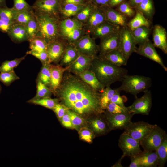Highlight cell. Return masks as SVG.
<instances>
[{
    "label": "cell",
    "mask_w": 167,
    "mask_h": 167,
    "mask_svg": "<svg viewBox=\"0 0 167 167\" xmlns=\"http://www.w3.org/2000/svg\"><path fill=\"white\" fill-rule=\"evenodd\" d=\"M64 105L77 114L104 112L100 107V93L84 82L77 75L65 73L57 91Z\"/></svg>",
    "instance_id": "obj_1"
},
{
    "label": "cell",
    "mask_w": 167,
    "mask_h": 167,
    "mask_svg": "<svg viewBox=\"0 0 167 167\" xmlns=\"http://www.w3.org/2000/svg\"><path fill=\"white\" fill-rule=\"evenodd\" d=\"M89 69L94 73L105 88L121 81L128 72L126 69L114 65L99 57L93 59Z\"/></svg>",
    "instance_id": "obj_2"
},
{
    "label": "cell",
    "mask_w": 167,
    "mask_h": 167,
    "mask_svg": "<svg viewBox=\"0 0 167 167\" xmlns=\"http://www.w3.org/2000/svg\"><path fill=\"white\" fill-rule=\"evenodd\" d=\"M34 11L38 25L36 36L43 38L48 42L57 39L60 33L59 24L57 18Z\"/></svg>",
    "instance_id": "obj_3"
},
{
    "label": "cell",
    "mask_w": 167,
    "mask_h": 167,
    "mask_svg": "<svg viewBox=\"0 0 167 167\" xmlns=\"http://www.w3.org/2000/svg\"><path fill=\"white\" fill-rule=\"evenodd\" d=\"M121 82V85L116 89L120 92L123 91L133 95L135 98L139 92L148 90L152 85L150 78L139 75H126Z\"/></svg>",
    "instance_id": "obj_4"
},
{
    "label": "cell",
    "mask_w": 167,
    "mask_h": 167,
    "mask_svg": "<svg viewBox=\"0 0 167 167\" xmlns=\"http://www.w3.org/2000/svg\"><path fill=\"white\" fill-rule=\"evenodd\" d=\"M166 132L157 125L140 142L144 151H156L161 143L165 135Z\"/></svg>",
    "instance_id": "obj_5"
},
{
    "label": "cell",
    "mask_w": 167,
    "mask_h": 167,
    "mask_svg": "<svg viewBox=\"0 0 167 167\" xmlns=\"http://www.w3.org/2000/svg\"><path fill=\"white\" fill-rule=\"evenodd\" d=\"M137 43L131 31L127 26L121 27L120 29V41L118 49L128 60L137 48Z\"/></svg>",
    "instance_id": "obj_6"
},
{
    "label": "cell",
    "mask_w": 167,
    "mask_h": 167,
    "mask_svg": "<svg viewBox=\"0 0 167 167\" xmlns=\"http://www.w3.org/2000/svg\"><path fill=\"white\" fill-rule=\"evenodd\" d=\"M118 145L122 151L123 158L126 156H135L142 151L139 142L123 133L120 137Z\"/></svg>",
    "instance_id": "obj_7"
},
{
    "label": "cell",
    "mask_w": 167,
    "mask_h": 167,
    "mask_svg": "<svg viewBox=\"0 0 167 167\" xmlns=\"http://www.w3.org/2000/svg\"><path fill=\"white\" fill-rule=\"evenodd\" d=\"M132 104L127 107L129 112L135 114L148 115L152 105V93L150 90H148L144 92L141 97H137Z\"/></svg>",
    "instance_id": "obj_8"
},
{
    "label": "cell",
    "mask_w": 167,
    "mask_h": 167,
    "mask_svg": "<svg viewBox=\"0 0 167 167\" xmlns=\"http://www.w3.org/2000/svg\"><path fill=\"white\" fill-rule=\"evenodd\" d=\"M155 125L143 121L131 122L124 129L123 133L140 142L150 132Z\"/></svg>",
    "instance_id": "obj_9"
},
{
    "label": "cell",
    "mask_w": 167,
    "mask_h": 167,
    "mask_svg": "<svg viewBox=\"0 0 167 167\" xmlns=\"http://www.w3.org/2000/svg\"><path fill=\"white\" fill-rule=\"evenodd\" d=\"M73 44L79 54L93 58L97 57L96 54L99 51V46L96 44L94 39L88 35L83 36Z\"/></svg>",
    "instance_id": "obj_10"
},
{
    "label": "cell",
    "mask_w": 167,
    "mask_h": 167,
    "mask_svg": "<svg viewBox=\"0 0 167 167\" xmlns=\"http://www.w3.org/2000/svg\"><path fill=\"white\" fill-rule=\"evenodd\" d=\"M60 0H36L32 7L33 11L57 18Z\"/></svg>",
    "instance_id": "obj_11"
},
{
    "label": "cell",
    "mask_w": 167,
    "mask_h": 167,
    "mask_svg": "<svg viewBox=\"0 0 167 167\" xmlns=\"http://www.w3.org/2000/svg\"><path fill=\"white\" fill-rule=\"evenodd\" d=\"M138 54L146 57L159 64L165 71L167 68L165 65L160 56L156 52L155 47L149 39L145 42L139 45L135 52Z\"/></svg>",
    "instance_id": "obj_12"
},
{
    "label": "cell",
    "mask_w": 167,
    "mask_h": 167,
    "mask_svg": "<svg viewBox=\"0 0 167 167\" xmlns=\"http://www.w3.org/2000/svg\"><path fill=\"white\" fill-rule=\"evenodd\" d=\"M106 118L110 129H125L131 122L132 113L113 114L106 113Z\"/></svg>",
    "instance_id": "obj_13"
},
{
    "label": "cell",
    "mask_w": 167,
    "mask_h": 167,
    "mask_svg": "<svg viewBox=\"0 0 167 167\" xmlns=\"http://www.w3.org/2000/svg\"><path fill=\"white\" fill-rule=\"evenodd\" d=\"M101 39L99 46L100 54L118 49L120 43V30Z\"/></svg>",
    "instance_id": "obj_14"
},
{
    "label": "cell",
    "mask_w": 167,
    "mask_h": 167,
    "mask_svg": "<svg viewBox=\"0 0 167 167\" xmlns=\"http://www.w3.org/2000/svg\"><path fill=\"white\" fill-rule=\"evenodd\" d=\"M51 77L49 88L52 93H56L61 84L64 72L68 69L60 65H50Z\"/></svg>",
    "instance_id": "obj_15"
},
{
    "label": "cell",
    "mask_w": 167,
    "mask_h": 167,
    "mask_svg": "<svg viewBox=\"0 0 167 167\" xmlns=\"http://www.w3.org/2000/svg\"><path fill=\"white\" fill-rule=\"evenodd\" d=\"M153 44L154 47L159 48L165 54H167V34L162 26L156 25L153 33Z\"/></svg>",
    "instance_id": "obj_16"
},
{
    "label": "cell",
    "mask_w": 167,
    "mask_h": 167,
    "mask_svg": "<svg viewBox=\"0 0 167 167\" xmlns=\"http://www.w3.org/2000/svg\"><path fill=\"white\" fill-rule=\"evenodd\" d=\"M101 8L104 12L106 21L121 27L126 26L127 17L120 12L109 6Z\"/></svg>",
    "instance_id": "obj_17"
},
{
    "label": "cell",
    "mask_w": 167,
    "mask_h": 167,
    "mask_svg": "<svg viewBox=\"0 0 167 167\" xmlns=\"http://www.w3.org/2000/svg\"><path fill=\"white\" fill-rule=\"evenodd\" d=\"M65 49L63 44L57 39L49 42L46 51L50 63L58 62L62 58Z\"/></svg>",
    "instance_id": "obj_18"
},
{
    "label": "cell",
    "mask_w": 167,
    "mask_h": 167,
    "mask_svg": "<svg viewBox=\"0 0 167 167\" xmlns=\"http://www.w3.org/2000/svg\"><path fill=\"white\" fill-rule=\"evenodd\" d=\"M94 58L79 54L76 58L68 66V69L76 75L89 69Z\"/></svg>",
    "instance_id": "obj_19"
},
{
    "label": "cell",
    "mask_w": 167,
    "mask_h": 167,
    "mask_svg": "<svg viewBox=\"0 0 167 167\" xmlns=\"http://www.w3.org/2000/svg\"><path fill=\"white\" fill-rule=\"evenodd\" d=\"M99 57L112 64L119 67L126 65L128 61L118 49L100 54Z\"/></svg>",
    "instance_id": "obj_20"
},
{
    "label": "cell",
    "mask_w": 167,
    "mask_h": 167,
    "mask_svg": "<svg viewBox=\"0 0 167 167\" xmlns=\"http://www.w3.org/2000/svg\"><path fill=\"white\" fill-rule=\"evenodd\" d=\"M121 27L106 21L102 23L92 31L95 38H101L119 31Z\"/></svg>",
    "instance_id": "obj_21"
},
{
    "label": "cell",
    "mask_w": 167,
    "mask_h": 167,
    "mask_svg": "<svg viewBox=\"0 0 167 167\" xmlns=\"http://www.w3.org/2000/svg\"><path fill=\"white\" fill-rule=\"evenodd\" d=\"M77 75L96 91L101 93L104 90L105 88L99 81L94 73L90 70H86Z\"/></svg>",
    "instance_id": "obj_22"
},
{
    "label": "cell",
    "mask_w": 167,
    "mask_h": 167,
    "mask_svg": "<svg viewBox=\"0 0 167 167\" xmlns=\"http://www.w3.org/2000/svg\"><path fill=\"white\" fill-rule=\"evenodd\" d=\"M7 34L11 40L15 43H19L28 41L25 25L13 24Z\"/></svg>",
    "instance_id": "obj_23"
},
{
    "label": "cell",
    "mask_w": 167,
    "mask_h": 167,
    "mask_svg": "<svg viewBox=\"0 0 167 167\" xmlns=\"http://www.w3.org/2000/svg\"><path fill=\"white\" fill-rule=\"evenodd\" d=\"M87 21L88 27L92 31L106 21L104 11L101 8L97 7L96 8L92 10Z\"/></svg>",
    "instance_id": "obj_24"
},
{
    "label": "cell",
    "mask_w": 167,
    "mask_h": 167,
    "mask_svg": "<svg viewBox=\"0 0 167 167\" xmlns=\"http://www.w3.org/2000/svg\"><path fill=\"white\" fill-rule=\"evenodd\" d=\"M141 167H156L158 159L156 151H142L139 154Z\"/></svg>",
    "instance_id": "obj_25"
},
{
    "label": "cell",
    "mask_w": 167,
    "mask_h": 167,
    "mask_svg": "<svg viewBox=\"0 0 167 167\" xmlns=\"http://www.w3.org/2000/svg\"><path fill=\"white\" fill-rule=\"evenodd\" d=\"M82 27L81 22L76 19H65L61 21L59 24V31L64 36L73 30L81 28Z\"/></svg>",
    "instance_id": "obj_26"
},
{
    "label": "cell",
    "mask_w": 167,
    "mask_h": 167,
    "mask_svg": "<svg viewBox=\"0 0 167 167\" xmlns=\"http://www.w3.org/2000/svg\"><path fill=\"white\" fill-rule=\"evenodd\" d=\"M150 25V23L148 19L141 12L137 10L134 17L127 23L126 25L131 31L141 26L149 27Z\"/></svg>",
    "instance_id": "obj_27"
},
{
    "label": "cell",
    "mask_w": 167,
    "mask_h": 167,
    "mask_svg": "<svg viewBox=\"0 0 167 167\" xmlns=\"http://www.w3.org/2000/svg\"><path fill=\"white\" fill-rule=\"evenodd\" d=\"M137 44L140 45L149 39L151 29L149 27L142 26L131 31Z\"/></svg>",
    "instance_id": "obj_28"
},
{
    "label": "cell",
    "mask_w": 167,
    "mask_h": 167,
    "mask_svg": "<svg viewBox=\"0 0 167 167\" xmlns=\"http://www.w3.org/2000/svg\"><path fill=\"white\" fill-rule=\"evenodd\" d=\"M34 15L32 9L30 10L17 11L14 10L13 24L26 25Z\"/></svg>",
    "instance_id": "obj_29"
},
{
    "label": "cell",
    "mask_w": 167,
    "mask_h": 167,
    "mask_svg": "<svg viewBox=\"0 0 167 167\" xmlns=\"http://www.w3.org/2000/svg\"><path fill=\"white\" fill-rule=\"evenodd\" d=\"M141 12L147 19H151L155 12L152 0H143L135 9Z\"/></svg>",
    "instance_id": "obj_30"
},
{
    "label": "cell",
    "mask_w": 167,
    "mask_h": 167,
    "mask_svg": "<svg viewBox=\"0 0 167 167\" xmlns=\"http://www.w3.org/2000/svg\"><path fill=\"white\" fill-rule=\"evenodd\" d=\"M116 88L112 89L110 86H108L105 88L103 91L100 93L99 102L101 109L104 111L110 102L114 94L116 92Z\"/></svg>",
    "instance_id": "obj_31"
},
{
    "label": "cell",
    "mask_w": 167,
    "mask_h": 167,
    "mask_svg": "<svg viewBox=\"0 0 167 167\" xmlns=\"http://www.w3.org/2000/svg\"><path fill=\"white\" fill-rule=\"evenodd\" d=\"M79 54L78 51L74 46H68L62 58L61 65L69 66L76 58Z\"/></svg>",
    "instance_id": "obj_32"
},
{
    "label": "cell",
    "mask_w": 167,
    "mask_h": 167,
    "mask_svg": "<svg viewBox=\"0 0 167 167\" xmlns=\"http://www.w3.org/2000/svg\"><path fill=\"white\" fill-rule=\"evenodd\" d=\"M158 159V166H164L167 160V135L164 138L161 144L156 150Z\"/></svg>",
    "instance_id": "obj_33"
},
{
    "label": "cell",
    "mask_w": 167,
    "mask_h": 167,
    "mask_svg": "<svg viewBox=\"0 0 167 167\" xmlns=\"http://www.w3.org/2000/svg\"><path fill=\"white\" fill-rule=\"evenodd\" d=\"M84 7L83 5L63 4L62 6H60L59 11L65 17H69L76 15Z\"/></svg>",
    "instance_id": "obj_34"
},
{
    "label": "cell",
    "mask_w": 167,
    "mask_h": 167,
    "mask_svg": "<svg viewBox=\"0 0 167 167\" xmlns=\"http://www.w3.org/2000/svg\"><path fill=\"white\" fill-rule=\"evenodd\" d=\"M29 41L31 50L37 52L46 51L48 42L43 38L36 36Z\"/></svg>",
    "instance_id": "obj_35"
},
{
    "label": "cell",
    "mask_w": 167,
    "mask_h": 167,
    "mask_svg": "<svg viewBox=\"0 0 167 167\" xmlns=\"http://www.w3.org/2000/svg\"><path fill=\"white\" fill-rule=\"evenodd\" d=\"M91 126L93 131L98 134H105L110 129L108 122L101 118H97L92 121Z\"/></svg>",
    "instance_id": "obj_36"
},
{
    "label": "cell",
    "mask_w": 167,
    "mask_h": 167,
    "mask_svg": "<svg viewBox=\"0 0 167 167\" xmlns=\"http://www.w3.org/2000/svg\"><path fill=\"white\" fill-rule=\"evenodd\" d=\"M27 54L19 58H16L11 60H6L3 62L0 66V72H9L13 71L24 60Z\"/></svg>",
    "instance_id": "obj_37"
},
{
    "label": "cell",
    "mask_w": 167,
    "mask_h": 167,
    "mask_svg": "<svg viewBox=\"0 0 167 167\" xmlns=\"http://www.w3.org/2000/svg\"><path fill=\"white\" fill-rule=\"evenodd\" d=\"M50 64L42 65L37 78V81H39L49 87L50 84L51 72Z\"/></svg>",
    "instance_id": "obj_38"
},
{
    "label": "cell",
    "mask_w": 167,
    "mask_h": 167,
    "mask_svg": "<svg viewBox=\"0 0 167 167\" xmlns=\"http://www.w3.org/2000/svg\"><path fill=\"white\" fill-rule=\"evenodd\" d=\"M25 26L28 41L36 36L38 32V25L36 19L34 15Z\"/></svg>",
    "instance_id": "obj_39"
},
{
    "label": "cell",
    "mask_w": 167,
    "mask_h": 167,
    "mask_svg": "<svg viewBox=\"0 0 167 167\" xmlns=\"http://www.w3.org/2000/svg\"><path fill=\"white\" fill-rule=\"evenodd\" d=\"M58 101V100L57 99L46 97L35 100L31 99L28 101V102L53 109Z\"/></svg>",
    "instance_id": "obj_40"
},
{
    "label": "cell",
    "mask_w": 167,
    "mask_h": 167,
    "mask_svg": "<svg viewBox=\"0 0 167 167\" xmlns=\"http://www.w3.org/2000/svg\"><path fill=\"white\" fill-rule=\"evenodd\" d=\"M37 89L36 94L32 99L50 97L52 93L48 87L39 81H37Z\"/></svg>",
    "instance_id": "obj_41"
},
{
    "label": "cell",
    "mask_w": 167,
    "mask_h": 167,
    "mask_svg": "<svg viewBox=\"0 0 167 167\" xmlns=\"http://www.w3.org/2000/svg\"><path fill=\"white\" fill-rule=\"evenodd\" d=\"M14 10L8 8L6 6H0V19L7 23L13 24Z\"/></svg>",
    "instance_id": "obj_42"
},
{
    "label": "cell",
    "mask_w": 167,
    "mask_h": 167,
    "mask_svg": "<svg viewBox=\"0 0 167 167\" xmlns=\"http://www.w3.org/2000/svg\"><path fill=\"white\" fill-rule=\"evenodd\" d=\"M19 79L14 71L9 72H0V81L6 86Z\"/></svg>",
    "instance_id": "obj_43"
},
{
    "label": "cell",
    "mask_w": 167,
    "mask_h": 167,
    "mask_svg": "<svg viewBox=\"0 0 167 167\" xmlns=\"http://www.w3.org/2000/svg\"><path fill=\"white\" fill-rule=\"evenodd\" d=\"M117 10L127 17H131L135 15V11L131 7L126 1L118 5Z\"/></svg>",
    "instance_id": "obj_44"
},
{
    "label": "cell",
    "mask_w": 167,
    "mask_h": 167,
    "mask_svg": "<svg viewBox=\"0 0 167 167\" xmlns=\"http://www.w3.org/2000/svg\"><path fill=\"white\" fill-rule=\"evenodd\" d=\"M105 110L107 112L113 114L130 113L127 107H122L112 102L109 104Z\"/></svg>",
    "instance_id": "obj_45"
},
{
    "label": "cell",
    "mask_w": 167,
    "mask_h": 167,
    "mask_svg": "<svg viewBox=\"0 0 167 167\" xmlns=\"http://www.w3.org/2000/svg\"><path fill=\"white\" fill-rule=\"evenodd\" d=\"M67 112L69 115L73 128L78 129L83 124L84 121L83 118L79 116L78 114L68 109Z\"/></svg>",
    "instance_id": "obj_46"
},
{
    "label": "cell",
    "mask_w": 167,
    "mask_h": 167,
    "mask_svg": "<svg viewBox=\"0 0 167 167\" xmlns=\"http://www.w3.org/2000/svg\"><path fill=\"white\" fill-rule=\"evenodd\" d=\"M84 35V31L82 28L75 29L65 36L69 41L74 43L82 37Z\"/></svg>",
    "instance_id": "obj_47"
},
{
    "label": "cell",
    "mask_w": 167,
    "mask_h": 167,
    "mask_svg": "<svg viewBox=\"0 0 167 167\" xmlns=\"http://www.w3.org/2000/svg\"><path fill=\"white\" fill-rule=\"evenodd\" d=\"M26 54L32 55L37 58L41 61L42 65L50 64L46 51L37 52L30 50L27 51Z\"/></svg>",
    "instance_id": "obj_48"
},
{
    "label": "cell",
    "mask_w": 167,
    "mask_h": 167,
    "mask_svg": "<svg viewBox=\"0 0 167 167\" xmlns=\"http://www.w3.org/2000/svg\"><path fill=\"white\" fill-rule=\"evenodd\" d=\"M13 6L12 8L17 11L26 10H30L32 9L30 6L25 0H13Z\"/></svg>",
    "instance_id": "obj_49"
},
{
    "label": "cell",
    "mask_w": 167,
    "mask_h": 167,
    "mask_svg": "<svg viewBox=\"0 0 167 167\" xmlns=\"http://www.w3.org/2000/svg\"><path fill=\"white\" fill-rule=\"evenodd\" d=\"M79 135L80 138L87 142L92 141L94 135L93 132L86 127L81 128L79 131Z\"/></svg>",
    "instance_id": "obj_50"
},
{
    "label": "cell",
    "mask_w": 167,
    "mask_h": 167,
    "mask_svg": "<svg viewBox=\"0 0 167 167\" xmlns=\"http://www.w3.org/2000/svg\"><path fill=\"white\" fill-rule=\"evenodd\" d=\"M92 10L88 6L84 7L76 15V19L81 22L87 20Z\"/></svg>",
    "instance_id": "obj_51"
},
{
    "label": "cell",
    "mask_w": 167,
    "mask_h": 167,
    "mask_svg": "<svg viewBox=\"0 0 167 167\" xmlns=\"http://www.w3.org/2000/svg\"><path fill=\"white\" fill-rule=\"evenodd\" d=\"M68 109L64 105L58 103L53 109L59 119L65 114Z\"/></svg>",
    "instance_id": "obj_52"
},
{
    "label": "cell",
    "mask_w": 167,
    "mask_h": 167,
    "mask_svg": "<svg viewBox=\"0 0 167 167\" xmlns=\"http://www.w3.org/2000/svg\"><path fill=\"white\" fill-rule=\"evenodd\" d=\"M116 90V92L112 98L110 102L115 103L122 107H125L123 100L120 95V92Z\"/></svg>",
    "instance_id": "obj_53"
},
{
    "label": "cell",
    "mask_w": 167,
    "mask_h": 167,
    "mask_svg": "<svg viewBox=\"0 0 167 167\" xmlns=\"http://www.w3.org/2000/svg\"><path fill=\"white\" fill-rule=\"evenodd\" d=\"M60 120L63 125L65 127L69 128L72 127L71 120L67 111L65 114Z\"/></svg>",
    "instance_id": "obj_54"
},
{
    "label": "cell",
    "mask_w": 167,
    "mask_h": 167,
    "mask_svg": "<svg viewBox=\"0 0 167 167\" xmlns=\"http://www.w3.org/2000/svg\"><path fill=\"white\" fill-rule=\"evenodd\" d=\"M13 24L0 19V31L7 34Z\"/></svg>",
    "instance_id": "obj_55"
},
{
    "label": "cell",
    "mask_w": 167,
    "mask_h": 167,
    "mask_svg": "<svg viewBox=\"0 0 167 167\" xmlns=\"http://www.w3.org/2000/svg\"><path fill=\"white\" fill-rule=\"evenodd\" d=\"M139 154L134 157H130L131 162L129 167H141Z\"/></svg>",
    "instance_id": "obj_56"
},
{
    "label": "cell",
    "mask_w": 167,
    "mask_h": 167,
    "mask_svg": "<svg viewBox=\"0 0 167 167\" xmlns=\"http://www.w3.org/2000/svg\"><path fill=\"white\" fill-rule=\"evenodd\" d=\"M110 0H93L94 2L97 6V7L102 8L109 6Z\"/></svg>",
    "instance_id": "obj_57"
},
{
    "label": "cell",
    "mask_w": 167,
    "mask_h": 167,
    "mask_svg": "<svg viewBox=\"0 0 167 167\" xmlns=\"http://www.w3.org/2000/svg\"><path fill=\"white\" fill-rule=\"evenodd\" d=\"M143 0H127L130 6L132 8L135 9Z\"/></svg>",
    "instance_id": "obj_58"
},
{
    "label": "cell",
    "mask_w": 167,
    "mask_h": 167,
    "mask_svg": "<svg viewBox=\"0 0 167 167\" xmlns=\"http://www.w3.org/2000/svg\"><path fill=\"white\" fill-rule=\"evenodd\" d=\"M63 4L71 3L76 5H83V0H63Z\"/></svg>",
    "instance_id": "obj_59"
},
{
    "label": "cell",
    "mask_w": 167,
    "mask_h": 167,
    "mask_svg": "<svg viewBox=\"0 0 167 167\" xmlns=\"http://www.w3.org/2000/svg\"><path fill=\"white\" fill-rule=\"evenodd\" d=\"M127 0H110L109 6L110 7H113L116 6H118L122 2L126 1Z\"/></svg>",
    "instance_id": "obj_60"
},
{
    "label": "cell",
    "mask_w": 167,
    "mask_h": 167,
    "mask_svg": "<svg viewBox=\"0 0 167 167\" xmlns=\"http://www.w3.org/2000/svg\"><path fill=\"white\" fill-rule=\"evenodd\" d=\"M123 158L121 157L118 161L113 165V167H123L122 164L121 162Z\"/></svg>",
    "instance_id": "obj_61"
},
{
    "label": "cell",
    "mask_w": 167,
    "mask_h": 167,
    "mask_svg": "<svg viewBox=\"0 0 167 167\" xmlns=\"http://www.w3.org/2000/svg\"><path fill=\"white\" fill-rule=\"evenodd\" d=\"M6 6V0H0V6Z\"/></svg>",
    "instance_id": "obj_62"
},
{
    "label": "cell",
    "mask_w": 167,
    "mask_h": 167,
    "mask_svg": "<svg viewBox=\"0 0 167 167\" xmlns=\"http://www.w3.org/2000/svg\"><path fill=\"white\" fill-rule=\"evenodd\" d=\"M1 85H0V93L1 92Z\"/></svg>",
    "instance_id": "obj_63"
}]
</instances>
